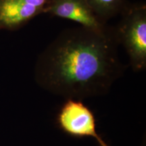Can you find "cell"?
Returning <instances> with one entry per match:
<instances>
[{
    "label": "cell",
    "instance_id": "obj_1",
    "mask_svg": "<svg viewBox=\"0 0 146 146\" xmlns=\"http://www.w3.org/2000/svg\"><path fill=\"white\" fill-rule=\"evenodd\" d=\"M118 45L115 35L81 26L65 29L38 56L35 81L65 100L105 96L129 66L120 59Z\"/></svg>",
    "mask_w": 146,
    "mask_h": 146
},
{
    "label": "cell",
    "instance_id": "obj_6",
    "mask_svg": "<svg viewBox=\"0 0 146 146\" xmlns=\"http://www.w3.org/2000/svg\"><path fill=\"white\" fill-rule=\"evenodd\" d=\"M97 15L106 23L119 16L129 0H87Z\"/></svg>",
    "mask_w": 146,
    "mask_h": 146
},
{
    "label": "cell",
    "instance_id": "obj_4",
    "mask_svg": "<svg viewBox=\"0 0 146 146\" xmlns=\"http://www.w3.org/2000/svg\"><path fill=\"white\" fill-rule=\"evenodd\" d=\"M44 14L76 22L100 34L116 36L114 27L102 21L87 0H50Z\"/></svg>",
    "mask_w": 146,
    "mask_h": 146
},
{
    "label": "cell",
    "instance_id": "obj_3",
    "mask_svg": "<svg viewBox=\"0 0 146 146\" xmlns=\"http://www.w3.org/2000/svg\"><path fill=\"white\" fill-rule=\"evenodd\" d=\"M56 123L64 133L73 137H91L100 146H110L97 132L95 115L83 100H66L57 114Z\"/></svg>",
    "mask_w": 146,
    "mask_h": 146
},
{
    "label": "cell",
    "instance_id": "obj_5",
    "mask_svg": "<svg viewBox=\"0 0 146 146\" xmlns=\"http://www.w3.org/2000/svg\"><path fill=\"white\" fill-rule=\"evenodd\" d=\"M50 0H0V32L16 31L44 14Z\"/></svg>",
    "mask_w": 146,
    "mask_h": 146
},
{
    "label": "cell",
    "instance_id": "obj_2",
    "mask_svg": "<svg viewBox=\"0 0 146 146\" xmlns=\"http://www.w3.org/2000/svg\"><path fill=\"white\" fill-rule=\"evenodd\" d=\"M120 19L114 27L118 44L125 48L129 66L134 72L146 68V5L129 3L120 14Z\"/></svg>",
    "mask_w": 146,
    "mask_h": 146
}]
</instances>
